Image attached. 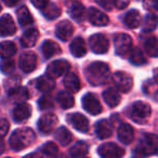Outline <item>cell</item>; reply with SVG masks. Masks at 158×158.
I'll use <instances>...</instances> for the list:
<instances>
[{
	"instance_id": "1",
	"label": "cell",
	"mask_w": 158,
	"mask_h": 158,
	"mask_svg": "<svg viewBox=\"0 0 158 158\" xmlns=\"http://www.w3.org/2000/svg\"><path fill=\"white\" fill-rule=\"evenodd\" d=\"M85 75L87 81L92 85L99 86L108 82L110 77V68L106 64L101 61H95L86 68Z\"/></svg>"
},
{
	"instance_id": "2",
	"label": "cell",
	"mask_w": 158,
	"mask_h": 158,
	"mask_svg": "<svg viewBox=\"0 0 158 158\" xmlns=\"http://www.w3.org/2000/svg\"><path fill=\"white\" fill-rule=\"evenodd\" d=\"M35 139V135L32 129H16L10 137V146L15 151H22L31 145Z\"/></svg>"
},
{
	"instance_id": "3",
	"label": "cell",
	"mask_w": 158,
	"mask_h": 158,
	"mask_svg": "<svg viewBox=\"0 0 158 158\" xmlns=\"http://www.w3.org/2000/svg\"><path fill=\"white\" fill-rule=\"evenodd\" d=\"M158 152V135L146 133L140 140L139 145L135 150L133 157L145 158L148 155H153Z\"/></svg>"
},
{
	"instance_id": "4",
	"label": "cell",
	"mask_w": 158,
	"mask_h": 158,
	"mask_svg": "<svg viewBox=\"0 0 158 158\" xmlns=\"http://www.w3.org/2000/svg\"><path fill=\"white\" fill-rule=\"evenodd\" d=\"M151 106L146 102L137 101L131 108V118L138 124H143L148 119L151 115Z\"/></svg>"
},
{
	"instance_id": "5",
	"label": "cell",
	"mask_w": 158,
	"mask_h": 158,
	"mask_svg": "<svg viewBox=\"0 0 158 158\" xmlns=\"http://www.w3.org/2000/svg\"><path fill=\"white\" fill-rule=\"evenodd\" d=\"M114 48L118 56L125 57L129 53H131L132 40L126 33H117L114 37Z\"/></svg>"
},
{
	"instance_id": "6",
	"label": "cell",
	"mask_w": 158,
	"mask_h": 158,
	"mask_svg": "<svg viewBox=\"0 0 158 158\" xmlns=\"http://www.w3.org/2000/svg\"><path fill=\"white\" fill-rule=\"evenodd\" d=\"M112 81L114 86L122 93H128L132 87V77L130 74L124 71H117L113 74Z\"/></svg>"
},
{
	"instance_id": "7",
	"label": "cell",
	"mask_w": 158,
	"mask_h": 158,
	"mask_svg": "<svg viewBox=\"0 0 158 158\" xmlns=\"http://www.w3.org/2000/svg\"><path fill=\"white\" fill-rule=\"evenodd\" d=\"M70 69V64L64 59H58L53 63H51L46 68V75L50 79L54 80L61 77L63 74H66Z\"/></svg>"
},
{
	"instance_id": "8",
	"label": "cell",
	"mask_w": 158,
	"mask_h": 158,
	"mask_svg": "<svg viewBox=\"0 0 158 158\" xmlns=\"http://www.w3.org/2000/svg\"><path fill=\"white\" fill-rule=\"evenodd\" d=\"M98 154L101 158H122L125 154V151L116 144L109 142L99 146Z\"/></svg>"
},
{
	"instance_id": "9",
	"label": "cell",
	"mask_w": 158,
	"mask_h": 158,
	"mask_svg": "<svg viewBox=\"0 0 158 158\" xmlns=\"http://www.w3.org/2000/svg\"><path fill=\"white\" fill-rule=\"evenodd\" d=\"M82 104L86 112H88L92 115H98L102 112V106L100 104V101L98 100L97 96L92 93H88L82 99Z\"/></svg>"
},
{
	"instance_id": "10",
	"label": "cell",
	"mask_w": 158,
	"mask_h": 158,
	"mask_svg": "<svg viewBox=\"0 0 158 158\" xmlns=\"http://www.w3.org/2000/svg\"><path fill=\"white\" fill-rule=\"evenodd\" d=\"M109 41L106 35L101 33H96L89 38V46L96 54H104L109 50Z\"/></svg>"
},
{
	"instance_id": "11",
	"label": "cell",
	"mask_w": 158,
	"mask_h": 158,
	"mask_svg": "<svg viewBox=\"0 0 158 158\" xmlns=\"http://www.w3.org/2000/svg\"><path fill=\"white\" fill-rule=\"evenodd\" d=\"M57 124H58V118L55 114L48 113V114H44L41 118L39 119L38 123V128L44 135H48L52 131H54V129L56 128Z\"/></svg>"
},
{
	"instance_id": "12",
	"label": "cell",
	"mask_w": 158,
	"mask_h": 158,
	"mask_svg": "<svg viewBox=\"0 0 158 158\" xmlns=\"http://www.w3.org/2000/svg\"><path fill=\"white\" fill-rule=\"evenodd\" d=\"M67 11L69 15L77 22H83L85 19V8L77 0H71L67 3Z\"/></svg>"
},
{
	"instance_id": "13",
	"label": "cell",
	"mask_w": 158,
	"mask_h": 158,
	"mask_svg": "<svg viewBox=\"0 0 158 158\" xmlns=\"http://www.w3.org/2000/svg\"><path fill=\"white\" fill-rule=\"evenodd\" d=\"M67 121L72 125L73 128L77 129V131L86 132L89 129V122L81 113H72V114L68 115Z\"/></svg>"
},
{
	"instance_id": "14",
	"label": "cell",
	"mask_w": 158,
	"mask_h": 158,
	"mask_svg": "<svg viewBox=\"0 0 158 158\" xmlns=\"http://www.w3.org/2000/svg\"><path fill=\"white\" fill-rule=\"evenodd\" d=\"M37 55L32 52H26L19 58V67L26 73L32 72L37 67Z\"/></svg>"
},
{
	"instance_id": "15",
	"label": "cell",
	"mask_w": 158,
	"mask_h": 158,
	"mask_svg": "<svg viewBox=\"0 0 158 158\" xmlns=\"http://www.w3.org/2000/svg\"><path fill=\"white\" fill-rule=\"evenodd\" d=\"M16 32V26H15L14 19L10 14H4L0 17V35L3 37L13 35Z\"/></svg>"
},
{
	"instance_id": "16",
	"label": "cell",
	"mask_w": 158,
	"mask_h": 158,
	"mask_svg": "<svg viewBox=\"0 0 158 158\" xmlns=\"http://www.w3.org/2000/svg\"><path fill=\"white\" fill-rule=\"evenodd\" d=\"M88 21L93 24L94 26H106L109 23V17L103 13L102 11L98 10L96 8H90L87 13Z\"/></svg>"
},
{
	"instance_id": "17",
	"label": "cell",
	"mask_w": 158,
	"mask_h": 158,
	"mask_svg": "<svg viewBox=\"0 0 158 158\" xmlns=\"http://www.w3.org/2000/svg\"><path fill=\"white\" fill-rule=\"evenodd\" d=\"M73 25L69 21H63L57 25L56 35L61 41H68L73 35Z\"/></svg>"
},
{
	"instance_id": "18",
	"label": "cell",
	"mask_w": 158,
	"mask_h": 158,
	"mask_svg": "<svg viewBox=\"0 0 158 158\" xmlns=\"http://www.w3.org/2000/svg\"><path fill=\"white\" fill-rule=\"evenodd\" d=\"M30 116H31V108L27 103L19 104L14 109V111H13V118L17 123H22V122L27 121Z\"/></svg>"
},
{
	"instance_id": "19",
	"label": "cell",
	"mask_w": 158,
	"mask_h": 158,
	"mask_svg": "<svg viewBox=\"0 0 158 158\" xmlns=\"http://www.w3.org/2000/svg\"><path fill=\"white\" fill-rule=\"evenodd\" d=\"M70 52L74 57H83L87 53V46L82 38H75L70 44Z\"/></svg>"
},
{
	"instance_id": "20",
	"label": "cell",
	"mask_w": 158,
	"mask_h": 158,
	"mask_svg": "<svg viewBox=\"0 0 158 158\" xmlns=\"http://www.w3.org/2000/svg\"><path fill=\"white\" fill-rule=\"evenodd\" d=\"M117 137H118L119 141L123 142V143H131L133 140V137H135L133 128L129 124H122L117 129Z\"/></svg>"
},
{
	"instance_id": "21",
	"label": "cell",
	"mask_w": 158,
	"mask_h": 158,
	"mask_svg": "<svg viewBox=\"0 0 158 158\" xmlns=\"http://www.w3.org/2000/svg\"><path fill=\"white\" fill-rule=\"evenodd\" d=\"M64 85L67 88V90L71 93H77L81 88V82L75 73L68 72L64 79Z\"/></svg>"
},
{
	"instance_id": "22",
	"label": "cell",
	"mask_w": 158,
	"mask_h": 158,
	"mask_svg": "<svg viewBox=\"0 0 158 158\" xmlns=\"http://www.w3.org/2000/svg\"><path fill=\"white\" fill-rule=\"evenodd\" d=\"M112 125L106 119H101L96 124V135L99 139H108L112 135Z\"/></svg>"
},
{
	"instance_id": "23",
	"label": "cell",
	"mask_w": 158,
	"mask_h": 158,
	"mask_svg": "<svg viewBox=\"0 0 158 158\" xmlns=\"http://www.w3.org/2000/svg\"><path fill=\"white\" fill-rule=\"evenodd\" d=\"M40 33L38 29L35 28H31L28 29L24 32V35L21 38V43L24 48H32L35 43H37L38 39H39Z\"/></svg>"
},
{
	"instance_id": "24",
	"label": "cell",
	"mask_w": 158,
	"mask_h": 158,
	"mask_svg": "<svg viewBox=\"0 0 158 158\" xmlns=\"http://www.w3.org/2000/svg\"><path fill=\"white\" fill-rule=\"evenodd\" d=\"M124 23L130 29L138 28L140 26V24H141V14H140V12L137 10L129 11L124 17Z\"/></svg>"
},
{
	"instance_id": "25",
	"label": "cell",
	"mask_w": 158,
	"mask_h": 158,
	"mask_svg": "<svg viewBox=\"0 0 158 158\" xmlns=\"http://www.w3.org/2000/svg\"><path fill=\"white\" fill-rule=\"evenodd\" d=\"M60 52H61L60 46L56 42L52 41V40H46L42 44V53H43V56L45 58H51V57L59 54Z\"/></svg>"
},
{
	"instance_id": "26",
	"label": "cell",
	"mask_w": 158,
	"mask_h": 158,
	"mask_svg": "<svg viewBox=\"0 0 158 158\" xmlns=\"http://www.w3.org/2000/svg\"><path fill=\"white\" fill-rule=\"evenodd\" d=\"M103 100L110 108H115L121 102V95L114 88H108L103 92Z\"/></svg>"
},
{
	"instance_id": "27",
	"label": "cell",
	"mask_w": 158,
	"mask_h": 158,
	"mask_svg": "<svg viewBox=\"0 0 158 158\" xmlns=\"http://www.w3.org/2000/svg\"><path fill=\"white\" fill-rule=\"evenodd\" d=\"M16 16L17 21L21 24V26H28L30 24H32L33 19L31 16V13L28 10V8L26 6H22L21 8L17 9L16 11Z\"/></svg>"
},
{
	"instance_id": "28",
	"label": "cell",
	"mask_w": 158,
	"mask_h": 158,
	"mask_svg": "<svg viewBox=\"0 0 158 158\" xmlns=\"http://www.w3.org/2000/svg\"><path fill=\"white\" fill-rule=\"evenodd\" d=\"M16 53V45L12 41H3L0 43V57L2 59H10Z\"/></svg>"
},
{
	"instance_id": "29",
	"label": "cell",
	"mask_w": 158,
	"mask_h": 158,
	"mask_svg": "<svg viewBox=\"0 0 158 158\" xmlns=\"http://www.w3.org/2000/svg\"><path fill=\"white\" fill-rule=\"evenodd\" d=\"M88 153V144L84 141H79L70 148V155L73 158H80L85 156Z\"/></svg>"
},
{
	"instance_id": "30",
	"label": "cell",
	"mask_w": 158,
	"mask_h": 158,
	"mask_svg": "<svg viewBox=\"0 0 158 158\" xmlns=\"http://www.w3.org/2000/svg\"><path fill=\"white\" fill-rule=\"evenodd\" d=\"M158 25V17L154 13L146 15L144 22L142 24V31L143 32H152L157 28Z\"/></svg>"
},
{
	"instance_id": "31",
	"label": "cell",
	"mask_w": 158,
	"mask_h": 158,
	"mask_svg": "<svg viewBox=\"0 0 158 158\" xmlns=\"http://www.w3.org/2000/svg\"><path fill=\"white\" fill-rule=\"evenodd\" d=\"M9 96H10V98L13 100V101L16 102V103H19V104L25 103L26 100L29 98V94H28L27 88L22 87V86L17 88V89L11 92L10 94H9Z\"/></svg>"
},
{
	"instance_id": "32",
	"label": "cell",
	"mask_w": 158,
	"mask_h": 158,
	"mask_svg": "<svg viewBox=\"0 0 158 158\" xmlns=\"http://www.w3.org/2000/svg\"><path fill=\"white\" fill-rule=\"evenodd\" d=\"M55 87V83L52 79L48 77V75H44L41 77L37 80V88L42 93H48L51 90H53Z\"/></svg>"
},
{
	"instance_id": "33",
	"label": "cell",
	"mask_w": 158,
	"mask_h": 158,
	"mask_svg": "<svg viewBox=\"0 0 158 158\" xmlns=\"http://www.w3.org/2000/svg\"><path fill=\"white\" fill-rule=\"evenodd\" d=\"M42 14L44 15V17L48 19H55L61 14V10L57 4L55 3H50L45 6L44 9H42Z\"/></svg>"
},
{
	"instance_id": "34",
	"label": "cell",
	"mask_w": 158,
	"mask_h": 158,
	"mask_svg": "<svg viewBox=\"0 0 158 158\" xmlns=\"http://www.w3.org/2000/svg\"><path fill=\"white\" fill-rule=\"evenodd\" d=\"M57 102L63 109H70L74 104V98L68 92H60L57 95Z\"/></svg>"
},
{
	"instance_id": "35",
	"label": "cell",
	"mask_w": 158,
	"mask_h": 158,
	"mask_svg": "<svg viewBox=\"0 0 158 158\" xmlns=\"http://www.w3.org/2000/svg\"><path fill=\"white\" fill-rule=\"evenodd\" d=\"M55 138L64 146L68 145L72 141V135L66 127H60V128L57 129L56 132H55Z\"/></svg>"
},
{
	"instance_id": "36",
	"label": "cell",
	"mask_w": 158,
	"mask_h": 158,
	"mask_svg": "<svg viewBox=\"0 0 158 158\" xmlns=\"http://www.w3.org/2000/svg\"><path fill=\"white\" fill-rule=\"evenodd\" d=\"M21 83H22V77L17 74H13L4 81V88L8 92V94H10L11 92L21 87Z\"/></svg>"
},
{
	"instance_id": "37",
	"label": "cell",
	"mask_w": 158,
	"mask_h": 158,
	"mask_svg": "<svg viewBox=\"0 0 158 158\" xmlns=\"http://www.w3.org/2000/svg\"><path fill=\"white\" fill-rule=\"evenodd\" d=\"M145 51L151 57L158 56V39L156 37H151L144 43Z\"/></svg>"
},
{
	"instance_id": "38",
	"label": "cell",
	"mask_w": 158,
	"mask_h": 158,
	"mask_svg": "<svg viewBox=\"0 0 158 158\" xmlns=\"http://www.w3.org/2000/svg\"><path fill=\"white\" fill-rule=\"evenodd\" d=\"M130 61L135 66H142V64H146V58L144 56L143 52L140 48H135L130 53Z\"/></svg>"
},
{
	"instance_id": "39",
	"label": "cell",
	"mask_w": 158,
	"mask_h": 158,
	"mask_svg": "<svg viewBox=\"0 0 158 158\" xmlns=\"http://www.w3.org/2000/svg\"><path fill=\"white\" fill-rule=\"evenodd\" d=\"M41 151L45 156L50 158H56L59 154L58 146L54 143V142H48L41 148Z\"/></svg>"
},
{
	"instance_id": "40",
	"label": "cell",
	"mask_w": 158,
	"mask_h": 158,
	"mask_svg": "<svg viewBox=\"0 0 158 158\" xmlns=\"http://www.w3.org/2000/svg\"><path fill=\"white\" fill-rule=\"evenodd\" d=\"M15 69V63L12 59H2L0 63V70L4 74H10L14 71Z\"/></svg>"
},
{
	"instance_id": "41",
	"label": "cell",
	"mask_w": 158,
	"mask_h": 158,
	"mask_svg": "<svg viewBox=\"0 0 158 158\" xmlns=\"http://www.w3.org/2000/svg\"><path fill=\"white\" fill-rule=\"evenodd\" d=\"M143 8L148 12L158 11V0H143Z\"/></svg>"
},
{
	"instance_id": "42",
	"label": "cell",
	"mask_w": 158,
	"mask_h": 158,
	"mask_svg": "<svg viewBox=\"0 0 158 158\" xmlns=\"http://www.w3.org/2000/svg\"><path fill=\"white\" fill-rule=\"evenodd\" d=\"M39 106L42 110H48L50 108H53V101L50 97L48 96H44L41 99L39 100Z\"/></svg>"
},
{
	"instance_id": "43",
	"label": "cell",
	"mask_w": 158,
	"mask_h": 158,
	"mask_svg": "<svg viewBox=\"0 0 158 158\" xmlns=\"http://www.w3.org/2000/svg\"><path fill=\"white\" fill-rule=\"evenodd\" d=\"M101 8L106 9V11H111L115 6L114 0H95Z\"/></svg>"
},
{
	"instance_id": "44",
	"label": "cell",
	"mask_w": 158,
	"mask_h": 158,
	"mask_svg": "<svg viewBox=\"0 0 158 158\" xmlns=\"http://www.w3.org/2000/svg\"><path fill=\"white\" fill-rule=\"evenodd\" d=\"M9 128H10V124L6 119L1 118L0 119V137H3L8 133Z\"/></svg>"
},
{
	"instance_id": "45",
	"label": "cell",
	"mask_w": 158,
	"mask_h": 158,
	"mask_svg": "<svg viewBox=\"0 0 158 158\" xmlns=\"http://www.w3.org/2000/svg\"><path fill=\"white\" fill-rule=\"evenodd\" d=\"M31 3L37 9H40V10H42V9L45 8V6H48L50 2H48V0H31Z\"/></svg>"
},
{
	"instance_id": "46",
	"label": "cell",
	"mask_w": 158,
	"mask_h": 158,
	"mask_svg": "<svg viewBox=\"0 0 158 158\" xmlns=\"http://www.w3.org/2000/svg\"><path fill=\"white\" fill-rule=\"evenodd\" d=\"M115 2V6H116L118 10H123L128 6L130 0H114Z\"/></svg>"
},
{
	"instance_id": "47",
	"label": "cell",
	"mask_w": 158,
	"mask_h": 158,
	"mask_svg": "<svg viewBox=\"0 0 158 158\" xmlns=\"http://www.w3.org/2000/svg\"><path fill=\"white\" fill-rule=\"evenodd\" d=\"M2 1L4 2V3H6V6H16L17 3H19V1H21V0H2Z\"/></svg>"
},
{
	"instance_id": "48",
	"label": "cell",
	"mask_w": 158,
	"mask_h": 158,
	"mask_svg": "<svg viewBox=\"0 0 158 158\" xmlns=\"http://www.w3.org/2000/svg\"><path fill=\"white\" fill-rule=\"evenodd\" d=\"M4 150H6V144H4V141L0 138V155L2 154V153L4 152Z\"/></svg>"
},
{
	"instance_id": "49",
	"label": "cell",
	"mask_w": 158,
	"mask_h": 158,
	"mask_svg": "<svg viewBox=\"0 0 158 158\" xmlns=\"http://www.w3.org/2000/svg\"><path fill=\"white\" fill-rule=\"evenodd\" d=\"M24 158H42L41 157V155H39V154H37V153H32V154H28V155H26Z\"/></svg>"
},
{
	"instance_id": "50",
	"label": "cell",
	"mask_w": 158,
	"mask_h": 158,
	"mask_svg": "<svg viewBox=\"0 0 158 158\" xmlns=\"http://www.w3.org/2000/svg\"><path fill=\"white\" fill-rule=\"evenodd\" d=\"M154 81L158 84V68L154 70Z\"/></svg>"
},
{
	"instance_id": "51",
	"label": "cell",
	"mask_w": 158,
	"mask_h": 158,
	"mask_svg": "<svg viewBox=\"0 0 158 158\" xmlns=\"http://www.w3.org/2000/svg\"><path fill=\"white\" fill-rule=\"evenodd\" d=\"M0 11H1V6H0Z\"/></svg>"
},
{
	"instance_id": "52",
	"label": "cell",
	"mask_w": 158,
	"mask_h": 158,
	"mask_svg": "<svg viewBox=\"0 0 158 158\" xmlns=\"http://www.w3.org/2000/svg\"><path fill=\"white\" fill-rule=\"evenodd\" d=\"M6 158H11V157H6Z\"/></svg>"
},
{
	"instance_id": "53",
	"label": "cell",
	"mask_w": 158,
	"mask_h": 158,
	"mask_svg": "<svg viewBox=\"0 0 158 158\" xmlns=\"http://www.w3.org/2000/svg\"><path fill=\"white\" fill-rule=\"evenodd\" d=\"M84 158H86V157H84Z\"/></svg>"
}]
</instances>
